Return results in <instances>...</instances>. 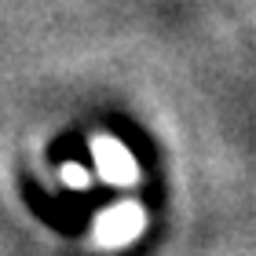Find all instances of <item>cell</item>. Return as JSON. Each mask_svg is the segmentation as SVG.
<instances>
[{
    "mask_svg": "<svg viewBox=\"0 0 256 256\" xmlns=\"http://www.w3.org/2000/svg\"><path fill=\"white\" fill-rule=\"evenodd\" d=\"M146 224V212L139 208L136 202H121L106 208V212H99L96 220V238L102 242V246H124V242H132L139 230H143Z\"/></svg>",
    "mask_w": 256,
    "mask_h": 256,
    "instance_id": "cell-1",
    "label": "cell"
},
{
    "mask_svg": "<svg viewBox=\"0 0 256 256\" xmlns=\"http://www.w3.org/2000/svg\"><path fill=\"white\" fill-rule=\"evenodd\" d=\"M92 158H96V168L106 183H114V187L136 183V161H132L124 143H118V139H110V136H99L96 143H92Z\"/></svg>",
    "mask_w": 256,
    "mask_h": 256,
    "instance_id": "cell-2",
    "label": "cell"
},
{
    "mask_svg": "<svg viewBox=\"0 0 256 256\" xmlns=\"http://www.w3.org/2000/svg\"><path fill=\"white\" fill-rule=\"evenodd\" d=\"M62 183L66 187H88V172L80 168V165H62Z\"/></svg>",
    "mask_w": 256,
    "mask_h": 256,
    "instance_id": "cell-3",
    "label": "cell"
}]
</instances>
